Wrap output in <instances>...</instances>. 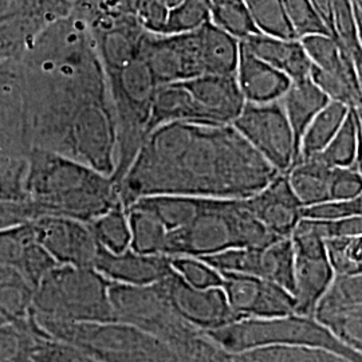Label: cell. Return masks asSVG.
Segmentation results:
<instances>
[{
  "label": "cell",
  "mask_w": 362,
  "mask_h": 362,
  "mask_svg": "<svg viewBox=\"0 0 362 362\" xmlns=\"http://www.w3.org/2000/svg\"><path fill=\"white\" fill-rule=\"evenodd\" d=\"M21 66L33 149L116 170V118L88 19L74 8L50 23Z\"/></svg>",
  "instance_id": "6da1fadb"
},
{
  "label": "cell",
  "mask_w": 362,
  "mask_h": 362,
  "mask_svg": "<svg viewBox=\"0 0 362 362\" xmlns=\"http://www.w3.org/2000/svg\"><path fill=\"white\" fill-rule=\"evenodd\" d=\"M278 175L233 125L169 122L145 137L117 196L125 211L157 194L247 199Z\"/></svg>",
  "instance_id": "7a4b0ae2"
},
{
  "label": "cell",
  "mask_w": 362,
  "mask_h": 362,
  "mask_svg": "<svg viewBox=\"0 0 362 362\" xmlns=\"http://www.w3.org/2000/svg\"><path fill=\"white\" fill-rule=\"evenodd\" d=\"M141 39L124 31H110L95 43L116 118V170L112 176L115 184L124 177L148 134L158 88L140 54Z\"/></svg>",
  "instance_id": "3957f363"
},
{
  "label": "cell",
  "mask_w": 362,
  "mask_h": 362,
  "mask_svg": "<svg viewBox=\"0 0 362 362\" xmlns=\"http://www.w3.org/2000/svg\"><path fill=\"white\" fill-rule=\"evenodd\" d=\"M26 196L37 219L58 216L90 223L119 204L112 177L65 156L31 149Z\"/></svg>",
  "instance_id": "277c9868"
},
{
  "label": "cell",
  "mask_w": 362,
  "mask_h": 362,
  "mask_svg": "<svg viewBox=\"0 0 362 362\" xmlns=\"http://www.w3.org/2000/svg\"><path fill=\"white\" fill-rule=\"evenodd\" d=\"M112 281L93 267L58 264L39 282L33 314L62 322H107L115 311L109 298Z\"/></svg>",
  "instance_id": "5b68a950"
},
{
  "label": "cell",
  "mask_w": 362,
  "mask_h": 362,
  "mask_svg": "<svg viewBox=\"0 0 362 362\" xmlns=\"http://www.w3.org/2000/svg\"><path fill=\"white\" fill-rule=\"evenodd\" d=\"M231 125L279 173L297 163V144L281 101L246 103Z\"/></svg>",
  "instance_id": "8992f818"
},
{
  "label": "cell",
  "mask_w": 362,
  "mask_h": 362,
  "mask_svg": "<svg viewBox=\"0 0 362 362\" xmlns=\"http://www.w3.org/2000/svg\"><path fill=\"white\" fill-rule=\"evenodd\" d=\"M73 10L69 0H0V59L19 61L46 27Z\"/></svg>",
  "instance_id": "52a82bcc"
},
{
  "label": "cell",
  "mask_w": 362,
  "mask_h": 362,
  "mask_svg": "<svg viewBox=\"0 0 362 362\" xmlns=\"http://www.w3.org/2000/svg\"><path fill=\"white\" fill-rule=\"evenodd\" d=\"M311 62V81L330 101L361 110V74L349 55L329 34L299 39Z\"/></svg>",
  "instance_id": "ba28073f"
},
{
  "label": "cell",
  "mask_w": 362,
  "mask_h": 362,
  "mask_svg": "<svg viewBox=\"0 0 362 362\" xmlns=\"http://www.w3.org/2000/svg\"><path fill=\"white\" fill-rule=\"evenodd\" d=\"M140 54L158 85L187 81L204 74L199 30L181 34H153L145 31Z\"/></svg>",
  "instance_id": "9c48e42d"
},
{
  "label": "cell",
  "mask_w": 362,
  "mask_h": 362,
  "mask_svg": "<svg viewBox=\"0 0 362 362\" xmlns=\"http://www.w3.org/2000/svg\"><path fill=\"white\" fill-rule=\"evenodd\" d=\"M294 251V294L298 309L310 311L332 281L333 269L324 239L314 233L308 220H299L290 235Z\"/></svg>",
  "instance_id": "30bf717a"
},
{
  "label": "cell",
  "mask_w": 362,
  "mask_h": 362,
  "mask_svg": "<svg viewBox=\"0 0 362 362\" xmlns=\"http://www.w3.org/2000/svg\"><path fill=\"white\" fill-rule=\"evenodd\" d=\"M31 149L21 66L18 61L0 59V153L28 156Z\"/></svg>",
  "instance_id": "8fae6325"
},
{
  "label": "cell",
  "mask_w": 362,
  "mask_h": 362,
  "mask_svg": "<svg viewBox=\"0 0 362 362\" xmlns=\"http://www.w3.org/2000/svg\"><path fill=\"white\" fill-rule=\"evenodd\" d=\"M35 239L58 264L93 267L98 252L88 223L69 218L42 216L31 221Z\"/></svg>",
  "instance_id": "7c38bea8"
},
{
  "label": "cell",
  "mask_w": 362,
  "mask_h": 362,
  "mask_svg": "<svg viewBox=\"0 0 362 362\" xmlns=\"http://www.w3.org/2000/svg\"><path fill=\"white\" fill-rule=\"evenodd\" d=\"M182 82L200 124L231 125L246 104L235 77L203 74Z\"/></svg>",
  "instance_id": "4fadbf2b"
},
{
  "label": "cell",
  "mask_w": 362,
  "mask_h": 362,
  "mask_svg": "<svg viewBox=\"0 0 362 362\" xmlns=\"http://www.w3.org/2000/svg\"><path fill=\"white\" fill-rule=\"evenodd\" d=\"M245 203L248 211L278 238H290L302 219L303 207L286 173H279L259 192L245 199Z\"/></svg>",
  "instance_id": "5bb4252c"
},
{
  "label": "cell",
  "mask_w": 362,
  "mask_h": 362,
  "mask_svg": "<svg viewBox=\"0 0 362 362\" xmlns=\"http://www.w3.org/2000/svg\"><path fill=\"white\" fill-rule=\"evenodd\" d=\"M0 264L13 266L38 287L58 263L39 245L31 221L0 230Z\"/></svg>",
  "instance_id": "9a60e30c"
},
{
  "label": "cell",
  "mask_w": 362,
  "mask_h": 362,
  "mask_svg": "<svg viewBox=\"0 0 362 362\" xmlns=\"http://www.w3.org/2000/svg\"><path fill=\"white\" fill-rule=\"evenodd\" d=\"M235 78L245 101L252 104L279 101L291 83L285 74L259 59L242 43Z\"/></svg>",
  "instance_id": "2e32d148"
},
{
  "label": "cell",
  "mask_w": 362,
  "mask_h": 362,
  "mask_svg": "<svg viewBox=\"0 0 362 362\" xmlns=\"http://www.w3.org/2000/svg\"><path fill=\"white\" fill-rule=\"evenodd\" d=\"M240 43L291 82L310 77V59L299 39L276 38L259 33L240 40Z\"/></svg>",
  "instance_id": "e0dca14e"
},
{
  "label": "cell",
  "mask_w": 362,
  "mask_h": 362,
  "mask_svg": "<svg viewBox=\"0 0 362 362\" xmlns=\"http://www.w3.org/2000/svg\"><path fill=\"white\" fill-rule=\"evenodd\" d=\"M109 281L125 284H146L167 272V259L161 255H145L128 248L121 254H112L98 246L94 266Z\"/></svg>",
  "instance_id": "ac0fdd59"
},
{
  "label": "cell",
  "mask_w": 362,
  "mask_h": 362,
  "mask_svg": "<svg viewBox=\"0 0 362 362\" xmlns=\"http://www.w3.org/2000/svg\"><path fill=\"white\" fill-rule=\"evenodd\" d=\"M227 276L230 300L238 310L254 311L258 314L285 313L286 299L284 293L269 281L258 276L224 272Z\"/></svg>",
  "instance_id": "d6986e66"
},
{
  "label": "cell",
  "mask_w": 362,
  "mask_h": 362,
  "mask_svg": "<svg viewBox=\"0 0 362 362\" xmlns=\"http://www.w3.org/2000/svg\"><path fill=\"white\" fill-rule=\"evenodd\" d=\"M35 290L22 272L13 266L0 264V314L10 324L30 329Z\"/></svg>",
  "instance_id": "ffe728a7"
},
{
  "label": "cell",
  "mask_w": 362,
  "mask_h": 362,
  "mask_svg": "<svg viewBox=\"0 0 362 362\" xmlns=\"http://www.w3.org/2000/svg\"><path fill=\"white\" fill-rule=\"evenodd\" d=\"M279 101L285 110L290 128L293 130L298 151L300 139L311 119L330 100L309 77L291 82Z\"/></svg>",
  "instance_id": "44dd1931"
},
{
  "label": "cell",
  "mask_w": 362,
  "mask_h": 362,
  "mask_svg": "<svg viewBox=\"0 0 362 362\" xmlns=\"http://www.w3.org/2000/svg\"><path fill=\"white\" fill-rule=\"evenodd\" d=\"M200 57L204 74L235 77L240 40L215 26L212 22L199 28Z\"/></svg>",
  "instance_id": "7402d4cb"
},
{
  "label": "cell",
  "mask_w": 362,
  "mask_h": 362,
  "mask_svg": "<svg viewBox=\"0 0 362 362\" xmlns=\"http://www.w3.org/2000/svg\"><path fill=\"white\" fill-rule=\"evenodd\" d=\"M333 168L317 156L298 160L286 173L288 184L302 207L330 200V180Z\"/></svg>",
  "instance_id": "603a6c76"
},
{
  "label": "cell",
  "mask_w": 362,
  "mask_h": 362,
  "mask_svg": "<svg viewBox=\"0 0 362 362\" xmlns=\"http://www.w3.org/2000/svg\"><path fill=\"white\" fill-rule=\"evenodd\" d=\"M361 110L350 107L349 113L337 130L332 141L317 157L332 168L360 169ZM314 157V156H313Z\"/></svg>",
  "instance_id": "cb8c5ba5"
},
{
  "label": "cell",
  "mask_w": 362,
  "mask_h": 362,
  "mask_svg": "<svg viewBox=\"0 0 362 362\" xmlns=\"http://www.w3.org/2000/svg\"><path fill=\"white\" fill-rule=\"evenodd\" d=\"M349 110V106L337 101H329L311 119L309 127L300 139L298 148V160L320 155L327 146V144L332 141L337 130L341 128Z\"/></svg>",
  "instance_id": "d4e9b609"
},
{
  "label": "cell",
  "mask_w": 362,
  "mask_h": 362,
  "mask_svg": "<svg viewBox=\"0 0 362 362\" xmlns=\"http://www.w3.org/2000/svg\"><path fill=\"white\" fill-rule=\"evenodd\" d=\"M88 224L98 246L106 251L121 254L130 248L129 221L121 204L110 208Z\"/></svg>",
  "instance_id": "484cf974"
},
{
  "label": "cell",
  "mask_w": 362,
  "mask_h": 362,
  "mask_svg": "<svg viewBox=\"0 0 362 362\" xmlns=\"http://www.w3.org/2000/svg\"><path fill=\"white\" fill-rule=\"evenodd\" d=\"M333 6V38L346 52L361 74V25L358 23L349 0H332Z\"/></svg>",
  "instance_id": "4316f807"
},
{
  "label": "cell",
  "mask_w": 362,
  "mask_h": 362,
  "mask_svg": "<svg viewBox=\"0 0 362 362\" xmlns=\"http://www.w3.org/2000/svg\"><path fill=\"white\" fill-rule=\"evenodd\" d=\"M259 33L276 38L297 39L287 22L282 0H243Z\"/></svg>",
  "instance_id": "83f0119b"
},
{
  "label": "cell",
  "mask_w": 362,
  "mask_h": 362,
  "mask_svg": "<svg viewBox=\"0 0 362 362\" xmlns=\"http://www.w3.org/2000/svg\"><path fill=\"white\" fill-rule=\"evenodd\" d=\"M211 22L209 0H181L180 4L172 8L161 34L191 33Z\"/></svg>",
  "instance_id": "f1b7e54d"
},
{
  "label": "cell",
  "mask_w": 362,
  "mask_h": 362,
  "mask_svg": "<svg viewBox=\"0 0 362 362\" xmlns=\"http://www.w3.org/2000/svg\"><path fill=\"white\" fill-rule=\"evenodd\" d=\"M211 22L238 40L259 34L243 0L226 6L211 7Z\"/></svg>",
  "instance_id": "f546056e"
},
{
  "label": "cell",
  "mask_w": 362,
  "mask_h": 362,
  "mask_svg": "<svg viewBox=\"0 0 362 362\" xmlns=\"http://www.w3.org/2000/svg\"><path fill=\"white\" fill-rule=\"evenodd\" d=\"M324 242L332 269L345 275L360 272L361 236L330 238Z\"/></svg>",
  "instance_id": "4dcf8cb0"
},
{
  "label": "cell",
  "mask_w": 362,
  "mask_h": 362,
  "mask_svg": "<svg viewBox=\"0 0 362 362\" xmlns=\"http://www.w3.org/2000/svg\"><path fill=\"white\" fill-rule=\"evenodd\" d=\"M282 3L287 22L296 38L302 39L315 34H329L309 0H282Z\"/></svg>",
  "instance_id": "1f68e13d"
},
{
  "label": "cell",
  "mask_w": 362,
  "mask_h": 362,
  "mask_svg": "<svg viewBox=\"0 0 362 362\" xmlns=\"http://www.w3.org/2000/svg\"><path fill=\"white\" fill-rule=\"evenodd\" d=\"M361 196L351 200H327L302 208V218L313 220H339L361 216Z\"/></svg>",
  "instance_id": "d6a6232c"
},
{
  "label": "cell",
  "mask_w": 362,
  "mask_h": 362,
  "mask_svg": "<svg viewBox=\"0 0 362 362\" xmlns=\"http://www.w3.org/2000/svg\"><path fill=\"white\" fill-rule=\"evenodd\" d=\"M172 266L182 274V276L196 287L221 285L223 281L211 266L204 260H197L191 257H179L172 260Z\"/></svg>",
  "instance_id": "836d02e7"
},
{
  "label": "cell",
  "mask_w": 362,
  "mask_h": 362,
  "mask_svg": "<svg viewBox=\"0 0 362 362\" xmlns=\"http://www.w3.org/2000/svg\"><path fill=\"white\" fill-rule=\"evenodd\" d=\"M361 170L333 168L330 180V200H351L361 196Z\"/></svg>",
  "instance_id": "e575fe53"
},
{
  "label": "cell",
  "mask_w": 362,
  "mask_h": 362,
  "mask_svg": "<svg viewBox=\"0 0 362 362\" xmlns=\"http://www.w3.org/2000/svg\"><path fill=\"white\" fill-rule=\"evenodd\" d=\"M309 1L311 3L313 8L315 10V13H318L320 19L322 21L327 33L333 37V6H332V0H309Z\"/></svg>",
  "instance_id": "d590c367"
},
{
  "label": "cell",
  "mask_w": 362,
  "mask_h": 362,
  "mask_svg": "<svg viewBox=\"0 0 362 362\" xmlns=\"http://www.w3.org/2000/svg\"><path fill=\"white\" fill-rule=\"evenodd\" d=\"M349 1L358 23L362 26V0H349Z\"/></svg>",
  "instance_id": "8d00e7d4"
},
{
  "label": "cell",
  "mask_w": 362,
  "mask_h": 362,
  "mask_svg": "<svg viewBox=\"0 0 362 362\" xmlns=\"http://www.w3.org/2000/svg\"><path fill=\"white\" fill-rule=\"evenodd\" d=\"M168 11H170L172 8H175L176 6H179L181 3V0H158Z\"/></svg>",
  "instance_id": "74e56055"
},
{
  "label": "cell",
  "mask_w": 362,
  "mask_h": 362,
  "mask_svg": "<svg viewBox=\"0 0 362 362\" xmlns=\"http://www.w3.org/2000/svg\"><path fill=\"white\" fill-rule=\"evenodd\" d=\"M69 1H71V3H74V4H76V3H78V1H81V0H69Z\"/></svg>",
  "instance_id": "f35d334b"
}]
</instances>
